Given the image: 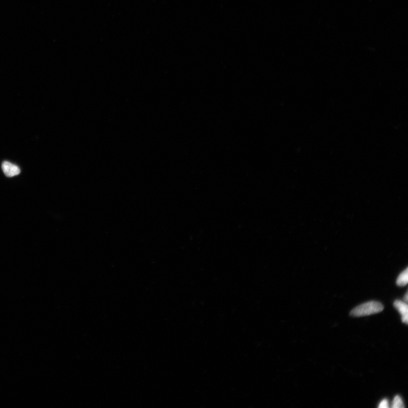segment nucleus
<instances>
[{
    "instance_id": "1",
    "label": "nucleus",
    "mask_w": 408,
    "mask_h": 408,
    "mask_svg": "<svg viewBox=\"0 0 408 408\" xmlns=\"http://www.w3.org/2000/svg\"><path fill=\"white\" fill-rule=\"evenodd\" d=\"M383 309L382 303L370 301L356 307L350 312V315L355 317L369 316L382 312Z\"/></svg>"
},
{
    "instance_id": "2",
    "label": "nucleus",
    "mask_w": 408,
    "mask_h": 408,
    "mask_svg": "<svg viewBox=\"0 0 408 408\" xmlns=\"http://www.w3.org/2000/svg\"><path fill=\"white\" fill-rule=\"evenodd\" d=\"M2 169L4 174L8 177H14L21 173V170L16 165L7 161H5L2 163Z\"/></svg>"
},
{
    "instance_id": "3",
    "label": "nucleus",
    "mask_w": 408,
    "mask_h": 408,
    "mask_svg": "<svg viewBox=\"0 0 408 408\" xmlns=\"http://www.w3.org/2000/svg\"><path fill=\"white\" fill-rule=\"evenodd\" d=\"M394 307L400 313L401 315V320L403 323L407 324L408 323V307L407 303L400 301V300H396L394 302Z\"/></svg>"
},
{
    "instance_id": "4",
    "label": "nucleus",
    "mask_w": 408,
    "mask_h": 408,
    "mask_svg": "<svg viewBox=\"0 0 408 408\" xmlns=\"http://www.w3.org/2000/svg\"><path fill=\"white\" fill-rule=\"evenodd\" d=\"M408 282V268L404 271L398 277L396 284L399 286H404L407 285Z\"/></svg>"
},
{
    "instance_id": "5",
    "label": "nucleus",
    "mask_w": 408,
    "mask_h": 408,
    "mask_svg": "<svg viewBox=\"0 0 408 408\" xmlns=\"http://www.w3.org/2000/svg\"><path fill=\"white\" fill-rule=\"evenodd\" d=\"M392 408H405L403 401L401 397L397 395L394 397L392 402Z\"/></svg>"
},
{
    "instance_id": "6",
    "label": "nucleus",
    "mask_w": 408,
    "mask_h": 408,
    "mask_svg": "<svg viewBox=\"0 0 408 408\" xmlns=\"http://www.w3.org/2000/svg\"><path fill=\"white\" fill-rule=\"evenodd\" d=\"M379 408H388L389 406V401L387 399H384L381 401L379 405Z\"/></svg>"
},
{
    "instance_id": "7",
    "label": "nucleus",
    "mask_w": 408,
    "mask_h": 408,
    "mask_svg": "<svg viewBox=\"0 0 408 408\" xmlns=\"http://www.w3.org/2000/svg\"><path fill=\"white\" fill-rule=\"evenodd\" d=\"M408 292H407L406 293V295H405V296H404V300H405V301L406 302V303L408 302Z\"/></svg>"
}]
</instances>
